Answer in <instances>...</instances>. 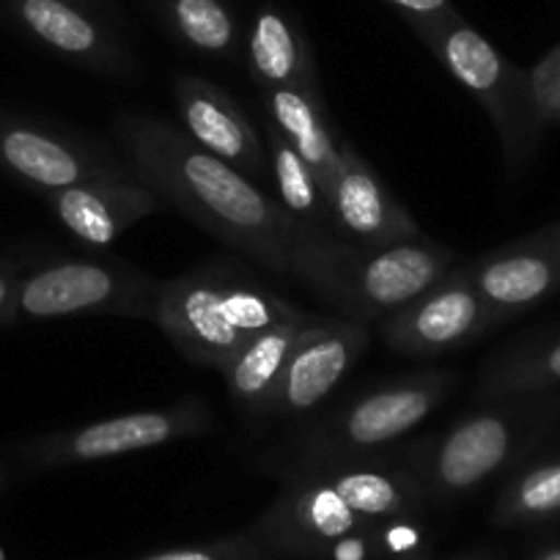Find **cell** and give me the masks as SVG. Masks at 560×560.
Returning a JSON list of instances; mask_svg holds the SVG:
<instances>
[{
  "label": "cell",
  "instance_id": "12",
  "mask_svg": "<svg viewBox=\"0 0 560 560\" xmlns=\"http://www.w3.org/2000/svg\"><path fill=\"white\" fill-rule=\"evenodd\" d=\"M0 12L31 39L85 72L121 83L140 78L138 56L129 42L89 9L67 0H0Z\"/></svg>",
  "mask_w": 560,
  "mask_h": 560
},
{
  "label": "cell",
  "instance_id": "9",
  "mask_svg": "<svg viewBox=\"0 0 560 560\" xmlns=\"http://www.w3.org/2000/svg\"><path fill=\"white\" fill-rule=\"evenodd\" d=\"M214 427V415L201 396H185L168 407L135 409L116 418L94 420L85 427L61 429L31 440L23 448L25 462L36 470L91 465L140 454L179 440L203 438Z\"/></svg>",
  "mask_w": 560,
  "mask_h": 560
},
{
  "label": "cell",
  "instance_id": "25",
  "mask_svg": "<svg viewBox=\"0 0 560 560\" xmlns=\"http://www.w3.org/2000/svg\"><path fill=\"white\" fill-rule=\"evenodd\" d=\"M275 555L253 536L250 530L231 533L214 541L192 544V547L165 549V552L147 555L138 560H272Z\"/></svg>",
  "mask_w": 560,
  "mask_h": 560
},
{
  "label": "cell",
  "instance_id": "34",
  "mask_svg": "<svg viewBox=\"0 0 560 560\" xmlns=\"http://www.w3.org/2000/svg\"><path fill=\"white\" fill-rule=\"evenodd\" d=\"M0 487H3V470H0Z\"/></svg>",
  "mask_w": 560,
  "mask_h": 560
},
{
  "label": "cell",
  "instance_id": "33",
  "mask_svg": "<svg viewBox=\"0 0 560 560\" xmlns=\"http://www.w3.org/2000/svg\"><path fill=\"white\" fill-rule=\"evenodd\" d=\"M456 560H483V558H456Z\"/></svg>",
  "mask_w": 560,
  "mask_h": 560
},
{
  "label": "cell",
  "instance_id": "8",
  "mask_svg": "<svg viewBox=\"0 0 560 560\" xmlns=\"http://www.w3.org/2000/svg\"><path fill=\"white\" fill-rule=\"evenodd\" d=\"M158 292V280L132 264L107 258H52L23 272L9 327L85 314L154 322Z\"/></svg>",
  "mask_w": 560,
  "mask_h": 560
},
{
  "label": "cell",
  "instance_id": "21",
  "mask_svg": "<svg viewBox=\"0 0 560 560\" xmlns=\"http://www.w3.org/2000/svg\"><path fill=\"white\" fill-rule=\"evenodd\" d=\"M154 18L187 50L231 61L245 47V31L229 0H147Z\"/></svg>",
  "mask_w": 560,
  "mask_h": 560
},
{
  "label": "cell",
  "instance_id": "5",
  "mask_svg": "<svg viewBox=\"0 0 560 560\" xmlns=\"http://www.w3.org/2000/svg\"><path fill=\"white\" fill-rule=\"evenodd\" d=\"M247 530L272 555L300 560H420L427 552L418 516L365 520L319 470L283 478Z\"/></svg>",
  "mask_w": 560,
  "mask_h": 560
},
{
  "label": "cell",
  "instance_id": "7",
  "mask_svg": "<svg viewBox=\"0 0 560 560\" xmlns=\"http://www.w3.org/2000/svg\"><path fill=\"white\" fill-rule=\"evenodd\" d=\"M409 31L483 107L498 132L505 171L511 176L525 174L547 129L533 96L530 69L516 67L459 12L434 23L412 25Z\"/></svg>",
  "mask_w": 560,
  "mask_h": 560
},
{
  "label": "cell",
  "instance_id": "11",
  "mask_svg": "<svg viewBox=\"0 0 560 560\" xmlns=\"http://www.w3.org/2000/svg\"><path fill=\"white\" fill-rule=\"evenodd\" d=\"M494 330L489 311L462 264L418 294L412 303L380 322V336L401 358H438L456 352Z\"/></svg>",
  "mask_w": 560,
  "mask_h": 560
},
{
  "label": "cell",
  "instance_id": "13",
  "mask_svg": "<svg viewBox=\"0 0 560 560\" xmlns=\"http://www.w3.org/2000/svg\"><path fill=\"white\" fill-rule=\"evenodd\" d=\"M371 343L369 325L347 316H322L294 347L267 418L298 420L314 412L343 380Z\"/></svg>",
  "mask_w": 560,
  "mask_h": 560
},
{
  "label": "cell",
  "instance_id": "17",
  "mask_svg": "<svg viewBox=\"0 0 560 560\" xmlns=\"http://www.w3.org/2000/svg\"><path fill=\"white\" fill-rule=\"evenodd\" d=\"M45 198L58 223L96 250L110 247L138 220L160 209V196L135 171L83 182Z\"/></svg>",
  "mask_w": 560,
  "mask_h": 560
},
{
  "label": "cell",
  "instance_id": "18",
  "mask_svg": "<svg viewBox=\"0 0 560 560\" xmlns=\"http://www.w3.org/2000/svg\"><path fill=\"white\" fill-rule=\"evenodd\" d=\"M245 63L258 91L322 89L303 23L280 3H261L245 31Z\"/></svg>",
  "mask_w": 560,
  "mask_h": 560
},
{
  "label": "cell",
  "instance_id": "10",
  "mask_svg": "<svg viewBox=\"0 0 560 560\" xmlns=\"http://www.w3.org/2000/svg\"><path fill=\"white\" fill-rule=\"evenodd\" d=\"M110 149L72 129L0 110V174L25 190L50 196L102 176L127 174Z\"/></svg>",
  "mask_w": 560,
  "mask_h": 560
},
{
  "label": "cell",
  "instance_id": "6",
  "mask_svg": "<svg viewBox=\"0 0 560 560\" xmlns=\"http://www.w3.org/2000/svg\"><path fill=\"white\" fill-rule=\"evenodd\" d=\"M558 420L560 398L555 393L492 398L459 415L434 438L420 440L401 462L429 500H459L522 465Z\"/></svg>",
  "mask_w": 560,
  "mask_h": 560
},
{
  "label": "cell",
  "instance_id": "2",
  "mask_svg": "<svg viewBox=\"0 0 560 560\" xmlns=\"http://www.w3.org/2000/svg\"><path fill=\"white\" fill-rule=\"evenodd\" d=\"M456 267V253L427 234L387 247H365L294 225L289 275L347 319L382 322Z\"/></svg>",
  "mask_w": 560,
  "mask_h": 560
},
{
  "label": "cell",
  "instance_id": "24",
  "mask_svg": "<svg viewBox=\"0 0 560 560\" xmlns=\"http://www.w3.org/2000/svg\"><path fill=\"white\" fill-rule=\"evenodd\" d=\"M560 520V451L511 472L492 505L500 527H533Z\"/></svg>",
  "mask_w": 560,
  "mask_h": 560
},
{
  "label": "cell",
  "instance_id": "14",
  "mask_svg": "<svg viewBox=\"0 0 560 560\" xmlns=\"http://www.w3.org/2000/svg\"><path fill=\"white\" fill-rule=\"evenodd\" d=\"M171 91H174L182 129L198 147L212 152L247 179H267L269 158L261 129L247 118L229 91L201 74L187 72L171 80Z\"/></svg>",
  "mask_w": 560,
  "mask_h": 560
},
{
  "label": "cell",
  "instance_id": "4",
  "mask_svg": "<svg viewBox=\"0 0 560 560\" xmlns=\"http://www.w3.org/2000/svg\"><path fill=\"white\" fill-rule=\"evenodd\" d=\"M305 314L234 264L209 261L160 283L154 325L187 363L220 371L253 336Z\"/></svg>",
  "mask_w": 560,
  "mask_h": 560
},
{
  "label": "cell",
  "instance_id": "19",
  "mask_svg": "<svg viewBox=\"0 0 560 560\" xmlns=\"http://www.w3.org/2000/svg\"><path fill=\"white\" fill-rule=\"evenodd\" d=\"M322 316L305 314L300 319L280 322L253 336L229 363L220 369L229 398L253 418H267L272 398L278 393L280 376L292 358L294 347Z\"/></svg>",
  "mask_w": 560,
  "mask_h": 560
},
{
  "label": "cell",
  "instance_id": "22",
  "mask_svg": "<svg viewBox=\"0 0 560 560\" xmlns=\"http://www.w3.org/2000/svg\"><path fill=\"white\" fill-rule=\"evenodd\" d=\"M560 390V332L498 352L476 382L478 401Z\"/></svg>",
  "mask_w": 560,
  "mask_h": 560
},
{
  "label": "cell",
  "instance_id": "20",
  "mask_svg": "<svg viewBox=\"0 0 560 560\" xmlns=\"http://www.w3.org/2000/svg\"><path fill=\"white\" fill-rule=\"evenodd\" d=\"M261 102L269 124L311 165L327 190L341 168V143H336L327 124L322 89H267L261 91Z\"/></svg>",
  "mask_w": 560,
  "mask_h": 560
},
{
  "label": "cell",
  "instance_id": "1",
  "mask_svg": "<svg viewBox=\"0 0 560 560\" xmlns=\"http://www.w3.org/2000/svg\"><path fill=\"white\" fill-rule=\"evenodd\" d=\"M113 129L129 168L160 198L269 272L289 275L294 220L256 182L165 118L121 113Z\"/></svg>",
  "mask_w": 560,
  "mask_h": 560
},
{
  "label": "cell",
  "instance_id": "28",
  "mask_svg": "<svg viewBox=\"0 0 560 560\" xmlns=\"http://www.w3.org/2000/svg\"><path fill=\"white\" fill-rule=\"evenodd\" d=\"M20 278H23V264L0 261V327H9V314H12Z\"/></svg>",
  "mask_w": 560,
  "mask_h": 560
},
{
  "label": "cell",
  "instance_id": "32",
  "mask_svg": "<svg viewBox=\"0 0 560 560\" xmlns=\"http://www.w3.org/2000/svg\"><path fill=\"white\" fill-rule=\"evenodd\" d=\"M0 560H7V552H3V547H0Z\"/></svg>",
  "mask_w": 560,
  "mask_h": 560
},
{
  "label": "cell",
  "instance_id": "3",
  "mask_svg": "<svg viewBox=\"0 0 560 560\" xmlns=\"http://www.w3.org/2000/svg\"><path fill=\"white\" fill-rule=\"evenodd\" d=\"M459 382L454 371H418L380 382L300 429L289 443L264 451L258 467L283 481L294 472L380 459L387 456L385 448L418 429Z\"/></svg>",
  "mask_w": 560,
  "mask_h": 560
},
{
  "label": "cell",
  "instance_id": "29",
  "mask_svg": "<svg viewBox=\"0 0 560 560\" xmlns=\"http://www.w3.org/2000/svg\"><path fill=\"white\" fill-rule=\"evenodd\" d=\"M536 236L544 242V245L549 247V250H552V256L560 261V220H558V223L547 225V229L536 231Z\"/></svg>",
  "mask_w": 560,
  "mask_h": 560
},
{
  "label": "cell",
  "instance_id": "16",
  "mask_svg": "<svg viewBox=\"0 0 560 560\" xmlns=\"http://www.w3.org/2000/svg\"><path fill=\"white\" fill-rule=\"evenodd\" d=\"M494 327L560 292V261L536 234L462 264Z\"/></svg>",
  "mask_w": 560,
  "mask_h": 560
},
{
  "label": "cell",
  "instance_id": "26",
  "mask_svg": "<svg viewBox=\"0 0 560 560\" xmlns=\"http://www.w3.org/2000/svg\"><path fill=\"white\" fill-rule=\"evenodd\" d=\"M530 85L544 127L560 124V42L530 69Z\"/></svg>",
  "mask_w": 560,
  "mask_h": 560
},
{
  "label": "cell",
  "instance_id": "30",
  "mask_svg": "<svg viewBox=\"0 0 560 560\" xmlns=\"http://www.w3.org/2000/svg\"><path fill=\"white\" fill-rule=\"evenodd\" d=\"M67 3H74V7H83L89 12L100 14V18H107L113 12V0H67Z\"/></svg>",
  "mask_w": 560,
  "mask_h": 560
},
{
  "label": "cell",
  "instance_id": "27",
  "mask_svg": "<svg viewBox=\"0 0 560 560\" xmlns=\"http://www.w3.org/2000/svg\"><path fill=\"white\" fill-rule=\"evenodd\" d=\"M385 3L401 14L409 28L420 23H434V20H443L456 12L451 0H385Z\"/></svg>",
  "mask_w": 560,
  "mask_h": 560
},
{
  "label": "cell",
  "instance_id": "31",
  "mask_svg": "<svg viewBox=\"0 0 560 560\" xmlns=\"http://www.w3.org/2000/svg\"><path fill=\"white\" fill-rule=\"evenodd\" d=\"M533 560H560V544H544L541 549H536Z\"/></svg>",
  "mask_w": 560,
  "mask_h": 560
},
{
  "label": "cell",
  "instance_id": "15",
  "mask_svg": "<svg viewBox=\"0 0 560 560\" xmlns=\"http://www.w3.org/2000/svg\"><path fill=\"white\" fill-rule=\"evenodd\" d=\"M327 203L332 234L354 245L387 247L423 236L412 214L349 143H341V168L327 185Z\"/></svg>",
  "mask_w": 560,
  "mask_h": 560
},
{
  "label": "cell",
  "instance_id": "23",
  "mask_svg": "<svg viewBox=\"0 0 560 560\" xmlns=\"http://www.w3.org/2000/svg\"><path fill=\"white\" fill-rule=\"evenodd\" d=\"M261 135L269 158V176L278 187V203L283 207V212L300 229L332 231L330 203H327V190L319 176L289 147V140L272 124H267Z\"/></svg>",
  "mask_w": 560,
  "mask_h": 560
}]
</instances>
